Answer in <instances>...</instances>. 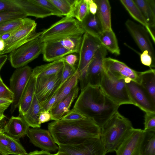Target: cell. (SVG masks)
Segmentation results:
<instances>
[{
	"instance_id": "cell-1",
	"label": "cell",
	"mask_w": 155,
	"mask_h": 155,
	"mask_svg": "<svg viewBox=\"0 0 155 155\" xmlns=\"http://www.w3.org/2000/svg\"><path fill=\"white\" fill-rule=\"evenodd\" d=\"M109 98L100 86L88 84L81 92L73 108L101 128L119 107Z\"/></svg>"
},
{
	"instance_id": "cell-2",
	"label": "cell",
	"mask_w": 155,
	"mask_h": 155,
	"mask_svg": "<svg viewBox=\"0 0 155 155\" xmlns=\"http://www.w3.org/2000/svg\"><path fill=\"white\" fill-rule=\"evenodd\" d=\"M48 130L59 145H76L91 138H100L101 128L91 119L54 121L48 124Z\"/></svg>"
},
{
	"instance_id": "cell-3",
	"label": "cell",
	"mask_w": 155,
	"mask_h": 155,
	"mask_svg": "<svg viewBox=\"0 0 155 155\" xmlns=\"http://www.w3.org/2000/svg\"><path fill=\"white\" fill-rule=\"evenodd\" d=\"M133 128L131 121L117 111L101 128L100 139L107 153L115 151Z\"/></svg>"
},
{
	"instance_id": "cell-4",
	"label": "cell",
	"mask_w": 155,
	"mask_h": 155,
	"mask_svg": "<svg viewBox=\"0 0 155 155\" xmlns=\"http://www.w3.org/2000/svg\"><path fill=\"white\" fill-rule=\"evenodd\" d=\"M39 38L42 42L54 41L85 33L80 22L74 18L65 17L41 32Z\"/></svg>"
},
{
	"instance_id": "cell-5",
	"label": "cell",
	"mask_w": 155,
	"mask_h": 155,
	"mask_svg": "<svg viewBox=\"0 0 155 155\" xmlns=\"http://www.w3.org/2000/svg\"><path fill=\"white\" fill-rule=\"evenodd\" d=\"M101 45L97 39L85 32L83 35L76 71L79 74L81 90L87 85V73L89 65L97 50Z\"/></svg>"
},
{
	"instance_id": "cell-6",
	"label": "cell",
	"mask_w": 155,
	"mask_h": 155,
	"mask_svg": "<svg viewBox=\"0 0 155 155\" xmlns=\"http://www.w3.org/2000/svg\"><path fill=\"white\" fill-rule=\"evenodd\" d=\"M43 42L39 38L32 40L10 52L8 60L15 68L26 66L42 53Z\"/></svg>"
},
{
	"instance_id": "cell-7",
	"label": "cell",
	"mask_w": 155,
	"mask_h": 155,
	"mask_svg": "<svg viewBox=\"0 0 155 155\" xmlns=\"http://www.w3.org/2000/svg\"><path fill=\"white\" fill-rule=\"evenodd\" d=\"M105 94L116 104H132L124 79L117 80L109 76L104 72L100 85Z\"/></svg>"
},
{
	"instance_id": "cell-8",
	"label": "cell",
	"mask_w": 155,
	"mask_h": 155,
	"mask_svg": "<svg viewBox=\"0 0 155 155\" xmlns=\"http://www.w3.org/2000/svg\"><path fill=\"white\" fill-rule=\"evenodd\" d=\"M32 70L28 65L17 68L10 80V89L13 94L10 112L13 113L17 107L23 93L31 75Z\"/></svg>"
},
{
	"instance_id": "cell-9",
	"label": "cell",
	"mask_w": 155,
	"mask_h": 155,
	"mask_svg": "<svg viewBox=\"0 0 155 155\" xmlns=\"http://www.w3.org/2000/svg\"><path fill=\"white\" fill-rule=\"evenodd\" d=\"M36 26L35 21L15 31L10 38L5 42V48L0 55L10 53L25 43L39 38L42 32H36Z\"/></svg>"
},
{
	"instance_id": "cell-10",
	"label": "cell",
	"mask_w": 155,
	"mask_h": 155,
	"mask_svg": "<svg viewBox=\"0 0 155 155\" xmlns=\"http://www.w3.org/2000/svg\"><path fill=\"white\" fill-rule=\"evenodd\" d=\"M103 65L104 72L110 77L117 80L128 78L140 84V72L131 69L124 63L117 59L106 57Z\"/></svg>"
},
{
	"instance_id": "cell-11",
	"label": "cell",
	"mask_w": 155,
	"mask_h": 155,
	"mask_svg": "<svg viewBox=\"0 0 155 155\" xmlns=\"http://www.w3.org/2000/svg\"><path fill=\"white\" fill-rule=\"evenodd\" d=\"M58 151L68 155H105L104 146L100 138L88 139L76 145H59Z\"/></svg>"
},
{
	"instance_id": "cell-12",
	"label": "cell",
	"mask_w": 155,
	"mask_h": 155,
	"mask_svg": "<svg viewBox=\"0 0 155 155\" xmlns=\"http://www.w3.org/2000/svg\"><path fill=\"white\" fill-rule=\"evenodd\" d=\"M62 71L53 75L36 78L35 95L41 105L50 98L58 89Z\"/></svg>"
},
{
	"instance_id": "cell-13",
	"label": "cell",
	"mask_w": 155,
	"mask_h": 155,
	"mask_svg": "<svg viewBox=\"0 0 155 155\" xmlns=\"http://www.w3.org/2000/svg\"><path fill=\"white\" fill-rule=\"evenodd\" d=\"M124 80L133 104L145 113H155V103L141 85L128 78Z\"/></svg>"
},
{
	"instance_id": "cell-14",
	"label": "cell",
	"mask_w": 155,
	"mask_h": 155,
	"mask_svg": "<svg viewBox=\"0 0 155 155\" xmlns=\"http://www.w3.org/2000/svg\"><path fill=\"white\" fill-rule=\"evenodd\" d=\"M129 32L142 52L147 51L155 63V50L149 34L143 26L130 20L125 23Z\"/></svg>"
},
{
	"instance_id": "cell-15",
	"label": "cell",
	"mask_w": 155,
	"mask_h": 155,
	"mask_svg": "<svg viewBox=\"0 0 155 155\" xmlns=\"http://www.w3.org/2000/svg\"><path fill=\"white\" fill-rule=\"evenodd\" d=\"M107 54V50L102 45L97 50L88 68L87 85L100 86L104 73V60Z\"/></svg>"
},
{
	"instance_id": "cell-16",
	"label": "cell",
	"mask_w": 155,
	"mask_h": 155,
	"mask_svg": "<svg viewBox=\"0 0 155 155\" xmlns=\"http://www.w3.org/2000/svg\"><path fill=\"white\" fill-rule=\"evenodd\" d=\"M144 131L133 127L115 151L116 155H140Z\"/></svg>"
},
{
	"instance_id": "cell-17",
	"label": "cell",
	"mask_w": 155,
	"mask_h": 155,
	"mask_svg": "<svg viewBox=\"0 0 155 155\" xmlns=\"http://www.w3.org/2000/svg\"><path fill=\"white\" fill-rule=\"evenodd\" d=\"M26 135L34 145L43 150L50 152L58 150V146L48 130L29 127Z\"/></svg>"
},
{
	"instance_id": "cell-18",
	"label": "cell",
	"mask_w": 155,
	"mask_h": 155,
	"mask_svg": "<svg viewBox=\"0 0 155 155\" xmlns=\"http://www.w3.org/2000/svg\"><path fill=\"white\" fill-rule=\"evenodd\" d=\"M71 53H73L64 48L58 41L43 42L42 54L45 61L53 62Z\"/></svg>"
},
{
	"instance_id": "cell-19",
	"label": "cell",
	"mask_w": 155,
	"mask_h": 155,
	"mask_svg": "<svg viewBox=\"0 0 155 155\" xmlns=\"http://www.w3.org/2000/svg\"><path fill=\"white\" fill-rule=\"evenodd\" d=\"M29 127L21 117L12 116L4 126L3 131L10 137L19 140L26 134Z\"/></svg>"
},
{
	"instance_id": "cell-20",
	"label": "cell",
	"mask_w": 155,
	"mask_h": 155,
	"mask_svg": "<svg viewBox=\"0 0 155 155\" xmlns=\"http://www.w3.org/2000/svg\"><path fill=\"white\" fill-rule=\"evenodd\" d=\"M79 91L77 86L68 96L51 109L49 111L51 115V120H60L68 113L72 104L78 97Z\"/></svg>"
},
{
	"instance_id": "cell-21",
	"label": "cell",
	"mask_w": 155,
	"mask_h": 155,
	"mask_svg": "<svg viewBox=\"0 0 155 155\" xmlns=\"http://www.w3.org/2000/svg\"><path fill=\"white\" fill-rule=\"evenodd\" d=\"M27 16L44 18L52 15L49 12L35 2L33 0H14Z\"/></svg>"
},
{
	"instance_id": "cell-22",
	"label": "cell",
	"mask_w": 155,
	"mask_h": 155,
	"mask_svg": "<svg viewBox=\"0 0 155 155\" xmlns=\"http://www.w3.org/2000/svg\"><path fill=\"white\" fill-rule=\"evenodd\" d=\"M35 82L36 78L31 75L19 103L18 116L25 114L31 105L35 94Z\"/></svg>"
},
{
	"instance_id": "cell-23",
	"label": "cell",
	"mask_w": 155,
	"mask_h": 155,
	"mask_svg": "<svg viewBox=\"0 0 155 155\" xmlns=\"http://www.w3.org/2000/svg\"><path fill=\"white\" fill-rule=\"evenodd\" d=\"M120 2L132 17L143 26L148 32L154 43V32L149 27L140 9L132 0H120Z\"/></svg>"
},
{
	"instance_id": "cell-24",
	"label": "cell",
	"mask_w": 155,
	"mask_h": 155,
	"mask_svg": "<svg viewBox=\"0 0 155 155\" xmlns=\"http://www.w3.org/2000/svg\"><path fill=\"white\" fill-rule=\"evenodd\" d=\"M80 23L85 33L97 39L103 31L102 25L97 14L93 15L89 12Z\"/></svg>"
},
{
	"instance_id": "cell-25",
	"label": "cell",
	"mask_w": 155,
	"mask_h": 155,
	"mask_svg": "<svg viewBox=\"0 0 155 155\" xmlns=\"http://www.w3.org/2000/svg\"><path fill=\"white\" fill-rule=\"evenodd\" d=\"M63 58L51 62L37 66L32 70V75L35 78L55 74L62 71L64 65Z\"/></svg>"
},
{
	"instance_id": "cell-26",
	"label": "cell",
	"mask_w": 155,
	"mask_h": 155,
	"mask_svg": "<svg viewBox=\"0 0 155 155\" xmlns=\"http://www.w3.org/2000/svg\"><path fill=\"white\" fill-rule=\"evenodd\" d=\"M97 6V14L102 26L103 31L112 30L111 21V7L108 0H94Z\"/></svg>"
},
{
	"instance_id": "cell-27",
	"label": "cell",
	"mask_w": 155,
	"mask_h": 155,
	"mask_svg": "<svg viewBox=\"0 0 155 155\" xmlns=\"http://www.w3.org/2000/svg\"><path fill=\"white\" fill-rule=\"evenodd\" d=\"M151 29L155 27V1L134 0Z\"/></svg>"
},
{
	"instance_id": "cell-28",
	"label": "cell",
	"mask_w": 155,
	"mask_h": 155,
	"mask_svg": "<svg viewBox=\"0 0 155 155\" xmlns=\"http://www.w3.org/2000/svg\"><path fill=\"white\" fill-rule=\"evenodd\" d=\"M42 111L41 105L35 94L31 105L24 115L21 116L29 127L40 128L41 124L39 122V114Z\"/></svg>"
},
{
	"instance_id": "cell-29",
	"label": "cell",
	"mask_w": 155,
	"mask_h": 155,
	"mask_svg": "<svg viewBox=\"0 0 155 155\" xmlns=\"http://www.w3.org/2000/svg\"><path fill=\"white\" fill-rule=\"evenodd\" d=\"M101 45L111 53L120 54V50L115 34L113 30L103 31L98 39Z\"/></svg>"
},
{
	"instance_id": "cell-30",
	"label": "cell",
	"mask_w": 155,
	"mask_h": 155,
	"mask_svg": "<svg viewBox=\"0 0 155 155\" xmlns=\"http://www.w3.org/2000/svg\"><path fill=\"white\" fill-rule=\"evenodd\" d=\"M140 84L155 103V70L150 69L140 72Z\"/></svg>"
},
{
	"instance_id": "cell-31",
	"label": "cell",
	"mask_w": 155,
	"mask_h": 155,
	"mask_svg": "<svg viewBox=\"0 0 155 155\" xmlns=\"http://www.w3.org/2000/svg\"><path fill=\"white\" fill-rule=\"evenodd\" d=\"M140 155H155V131H144Z\"/></svg>"
},
{
	"instance_id": "cell-32",
	"label": "cell",
	"mask_w": 155,
	"mask_h": 155,
	"mask_svg": "<svg viewBox=\"0 0 155 155\" xmlns=\"http://www.w3.org/2000/svg\"><path fill=\"white\" fill-rule=\"evenodd\" d=\"M79 77V73L76 71V73L59 89V91L58 97L52 107L56 106L60 101L68 96L73 90L78 86Z\"/></svg>"
},
{
	"instance_id": "cell-33",
	"label": "cell",
	"mask_w": 155,
	"mask_h": 155,
	"mask_svg": "<svg viewBox=\"0 0 155 155\" xmlns=\"http://www.w3.org/2000/svg\"><path fill=\"white\" fill-rule=\"evenodd\" d=\"M35 21L30 18H25L8 21L0 24V35L7 32L14 31Z\"/></svg>"
},
{
	"instance_id": "cell-34",
	"label": "cell",
	"mask_w": 155,
	"mask_h": 155,
	"mask_svg": "<svg viewBox=\"0 0 155 155\" xmlns=\"http://www.w3.org/2000/svg\"><path fill=\"white\" fill-rule=\"evenodd\" d=\"M71 17L81 22L89 13L88 5L85 0H74Z\"/></svg>"
},
{
	"instance_id": "cell-35",
	"label": "cell",
	"mask_w": 155,
	"mask_h": 155,
	"mask_svg": "<svg viewBox=\"0 0 155 155\" xmlns=\"http://www.w3.org/2000/svg\"><path fill=\"white\" fill-rule=\"evenodd\" d=\"M83 35L69 37L54 41L59 42L64 48L73 53H78Z\"/></svg>"
},
{
	"instance_id": "cell-36",
	"label": "cell",
	"mask_w": 155,
	"mask_h": 155,
	"mask_svg": "<svg viewBox=\"0 0 155 155\" xmlns=\"http://www.w3.org/2000/svg\"><path fill=\"white\" fill-rule=\"evenodd\" d=\"M65 17H71L73 0H49Z\"/></svg>"
},
{
	"instance_id": "cell-37",
	"label": "cell",
	"mask_w": 155,
	"mask_h": 155,
	"mask_svg": "<svg viewBox=\"0 0 155 155\" xmlns=\"http://www.w3.org/2000/svg\"><path fill=\"white\" fill-rule=\"evenodd\" d=\"M19 141L10 137L8 146V150L10 154L15 155H27V154L28 153L26 150Z\"/></svg>"
},
{
	"instance_id": "cell-38",
	"label": "cell",
	"mask_w": 155,
	"mask_h": 155,
	"mask_svg": "<svg viewBox=\"0 0 155 155\" xmlns=\"http://www.w3.org/2000/svg\"><path fill=\"white\" fill-rule=\"evenodd\" d=\"M27 16L25 13L21 12L14 11L0 12V24L10 20L26 18Z\"/></svg>"
},
{
	"instance_id": "cell-39",
	"label": "cell",
	"mask_w": 155,
	"mask_h": 155,
	"mask_svg": "<svg viewBox=\"0 0 155 155\" xmlns=\"http://www.w3.org/2000/svg\"><path fill=\"white\" fill-rule=\"evenodd\" d=\"M33 0L36 3L51 13L52 15L59 17L63 16L62 13L49 0Z\"/></svg>"
},
{
	"instance_id": "cell-40",
	"label": "cell",
	"mask_w": 155,
	"mask_h": 155,
	"mask_svg": "<svg viewBox=\"0 0 155 155\" xmlns=\"http://www.w3.org/2000/svg\"><path fill=\"white\" fill-rule=\"evenodd\" d=\"M76 72V70L74 68L64 61L60 83L57 90L61 87Z\"/></svg>"
},
{
	"instance_id": "cell-41",
	"label": "cell",
	"mask_w": 155,
	"mask_h": 155,
	"mask_svg": "<svg viewBox=\"0 0 155 155\" xmlns=\"http://www.w3.org/2000/svg\"><path fill=\"white\" fill-rule=\"evenodd\" d=\"M4 11L23 12L14 0H0V12Z\"/></svg>"
},
{
	"instance_id": "cell-42",
	"label": "cell",
	"mask_w": 155,
	"mask_h": 155,
	"mask_svg": "<svg viewBox=\"0 0 155 155\" xmlns=\"http://www.w3.org/2000/svg\"><path fill=\"white\" fill-rule=\"evenodd\" d=\"M10 137L0 129V151L5 155H9L8 146Z\"/></svg>"
},
{
	"instance_id": "cell-43",
	"label": "cell",
	"mask_w": 155,
	"mask_h": 155,
	"mask_svg": "<svg viewBox=\"0 0 155 155\" xmlns=\"http://www.w3.org/2000/svg\"><path fill=\"white\" fill-rule=\"evenodd\" d=\"M144 126L143 130L145 131H155V113H146Z\"/></svg>"
},
{
	"instance_id": "cell-44",
	"label": "cell",
	"mask_w": 155,
	"mask_h": 155,
	"mask_svg": "<svg viewBox=\"0 0 155 155\" xmlns=\"http://www.w3.org/2000/svg\"><path fill=\"white\" fill-rule=\"evenodd\" d=\"M87 117L73 108L60 120L65 121H74L81 120Z\"/></svg>"
},
{
	"instance_id": "cell-45",
	"label": "cell",
	"mask_w": 155,
	"mask_h": 155,
	"mask_svg": "<svg viewBox=\"0 0 155 155\" xmlns=\"http://www.w3.org/2000/svg\"><path fill=\"white\" fill-rule=\"evenodd\" d=\"M140 59L143 64L149 67L150 69H154L155 63L147 51H145L140 54Z\"/></svg>"
},
{
	"instance_id": "cell-46",
	"label": "cell",
	"mask_w": 155,
	"mask_h": 155,
	"mask_svg": "<svg viewBox=\"0 0 155 155\" xmlns=\"http://www.w3.org/2000/svg\"><path fill=\"white\" fill-rule=\"evenodd\" d=\"M59 89L57 90L53 95L46 103L41 105L42 111H50L55 104L58 97Z\"/></svg>"
},
{
	"instance_id": "cell-47",
	"label": "cell",
	"mask_w": 155,
	"mask_h": 155,
	"mask_svg": "<svg viewBox=\"0 0 155 155\" xmlns=\"http://www.w3.org/2000/svg\"><path fill=\"white\" fill-rule=\"evenodd\" d=\"M0 97L13 100L12 92L3 82L0 83Z\"/></svg>"
},
{
	"instance_id": "cell-48",
	"label": "cell",
	"mask_w": 155,
	"mask_h": 155,
	"mask_svg": "<svg viewBox=\"0 0 155 155\" xmlns=\"http://www.w3.org/2000/svg\"><path fill=\"white\" fill-rule=\"evenodd\" d=\"M64 61L74 68L76 71L78 58L75 54L71 53L63 58Z\"/></svg>"
},
{
	"instance_id": "cell-49",
	"label": "cell",
	"mask_w": 155,
	"mask_h": 155,
	"mask_svg": "<svg viewBox=\"0 0 155 155\" xmlns=\"http://www.w3.org/2000/svg\"><path fill=\"white\" fill-rule=\"evenodd\" d=\"M12 100L0 97V117L5 116L4 115L5 111L12 104Z\"/></svg>"
},
{
	"instance_id": "cell-50",
	"label": "cell",
	"mask_w": 155,
	"mask_h": 155,
	"mask_svg": "<svg viewBox=\"0 0 155 155\" xmlns=\"http://www.w3.org/2000/svg\"><path fill=\"white\" fill-rule=\"evenodd\" d=\"M51 115L49 111L44 110L41 112L39 115V124L47 122L51 120Z\"/></svg>"
},
{
	"instance_id": "cell-51",
	"label": "cell",
	"mask_w": 155,
	"mask_h": 155,
	"mask_svg": "<svg viewBox=\"0 0 155 155\" xmlns=\"http://www.w3.org/2000/svg\"><path fill=\"white\" fill-rule=\"evenodd\" d=\"M88 5L89 12L95 15L97 13V6L96 2L93 0H85Z\"/></svg>"
},
{
	"instance_id": "cell-52",
	"label": "cell",
	"mask_w": 155,
	"mask_h": 155,
	"mask_svg": "<svg viewBox=\"0 0 155 155\" xmlns=\"http://www.w3.org/2000/svg\"><path fill=\"white\" fill-rule=\"evenodd\" d=\"M27 155H52L49 152L44 151L35 150L28 153Z\"/></svg>"
},
{
	"instance_id": "cell-53",
	"label": "cell",
	"mask_w": 155,
	"mask_h": 155,
	"mask_svg": "<svg viewBox=\"0 0 155 155\" xmlns=\"http://www.w3.org/2000/svg\"><path fill=\"white\" fill-rule=\"evenodd\" d=\"M14 31L6 32L0 35V39L3 40L5 42L10 38Z\"/></svg>"
},
{
	"instance_id": "cell-54",
	"label": "cell",
	"mask_w": 155,
	"mask_h": 155,
	"mask_svg": "<svg viewBox=\"0 0 155 155\" xmlns=\"http://www.w3.org/2000/svg\"><path fill=\"white\" fill-rule=\"evenodd\" d=\"M8 58V56L7 54L0 55V71Z\"/></svg>"
},
{
	"instance_id": "cell-55",
	"label": "cell",
	"mask_w": 155,
	"mask_h": 155,
	"mask_svg": "<svg viewBox=\"0 0 155 155\" xmlns=\"http://www.w3.org/2000/svg\"><path fill=\"white\" fill-rule=\"evenodd\" d=\"M5 47V42L3 40L0 39V54L4 50Z\"/></svg>"
},
{
	"instance_id": "cell-56",
	"label": "cell",
	"mask_w": 155,
	"mask_h": 155,
	"mask_svg": "<svg viewBox=\"0 0 155 155\" xmlns=\"http://www.w3.org/2000/svg\"><path fill=\"white\" fill-rule=\"evenodd\" d=\"M52 155H68L66 153L61 151H58L56 153L52 154Z\"/></svg>"
},
{
	"instance_id": "cell-57",
	"label": "cell",
	"mask_w": 155,
	"mask_h": 155,
	"mask_svg": "<svg viewBox=\"0 0 155 155\" xmlns=\"http://www.w3.org/2000/svg\"><path fill=\"white\" fill-rule=\"evenodd\" d=\"M5 117V116H3V117H0V125L1 121Z\"/></svg>"
},
{
	"instance_id": "cell-58",
	"label": "cell",
	"mask_w": 155,
	"mask_h": 155,
	"mask_svg": "<svg viewBox=\"0 0 155 155\" xmlns=\"http://www.w3.org/2000/svg\"><path fill=\"white\" fill-rule=\"evenodd\" d=\"M3 80L1 78V77L0 76V83H3Z\"/></svg>"
},
{
	"instance_id": "cell-59",
	"label": "cell",
	"mask_w": 155,
	"mask_h": 155,
	"mask_svg": "<svg viewBox=\"0 0 155 155\" xmlns=\"http://www.w3.org/2000/svg\"><path fill=\"white\" fill-rule=\"evenodd\" d=\"M0 155H5L0 151Z\"/></svg>"
}]
</instances>
